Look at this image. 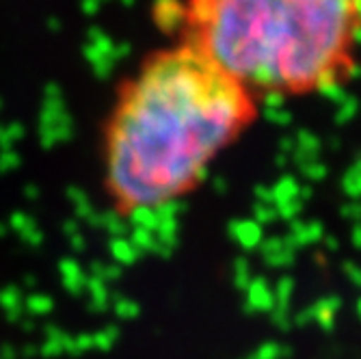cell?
Here are the masks:
<instances>
[{
    "label": "cell",
    "mask_w": 361,
    "mask_h": 359,
    "mask_svg": "<svg viewBox=\"0 0 361 359\" xmlns=\"http://www.w3.org/2000/svg\"><path fill=\"white\" fill-rule=\"evenodd\" d=\"M297 147L303 150V152H310V154H318L320 150V141L316 135H312L310 130H301L297 135Z\"/></svg>",
    "instance_id": "8fae6325"
},
{
    "label": "cell",
    "mask_w": 361,
    "mask_h": 359,
    "mask_svg": "<svg viewBox=\"0 0 361 359\" xmlns=\"http://www.w3.org/2000/svg\"><path fill=\"white\" fill-rule=\"evenodd\" d=\"M186 20V7L180 0H156V22L162 30H176Z\"/></svg>",
    "instance_id": "277c9868"
},
{
    "label": "cell",
    "mask_w": 361,
    "mask_h": 359,
    "mask_svg": "<svg viewBox=\"0 0 361 359\" xmlns=\"http://www.w3.org/2000/svg\"><path fill=\"white\" fill-rule=\"evenodd\" d=\"M277 217L286 219V221H297V217L301 214V208H303V202L299 200H292V202H286V204H277Z\"/></svg>",
    "instance_id": "30bf717a"
},
{
    "label": "cell",
    "mask_w": 361,
    "mask_h": 359,
    "mask_svg": "<svg viewBox=\"0 0 361 359\" xmlns=\"http://www.w3.org/2000/svg\"><path fill=\"white\" fill-rule=\"evenodd\" d=\"M251 299L257 301L259 305H269L271 303V292L267 288V284L262 279H253L251 281Z\"/></svg>",
    "instance_id": "7c38bea8"
},
{
    "label": "cell",
    "mask_w": 361,
    "mask_h": 359,
    "mask_svg": "<svg viewBox=\"0 0 361 359\" xmlns=\"http://www.w3.org/2000/svg\"><path fill=\"white\" fill-rule=\"evenodd\" d=\"M251 115L247 89L197 46L154 54L106 123L104 176L117 214L156 210L206 180L210 158Z\"/></svg>",
    "instance_id": "6da1fadb"
},
{
    "label": "cell",
    "mask_w": 361,
    "mask_h": 359,
    "mask_svg": "<svg viewBox=\"0 0 361 359\" xmlns=\"http://www.w3.org/2000/svg\"><path fill=\"white\" fill-rule=\"evenodd\" d=\"M236 279H238L240 286L249 284V264H247V260H243V257L236 260Z\"/></svg>",
    "instance_id": "2e32d148"
},
{
    "label": "cell",
    "mask_w": 361,
    "mask_h": 359,
    "mask_svg": "<svg viewBox=\"0 0 361 359\" xmlns=\"http://www.w3.org/2000/svg\"><path fill=\"white\" fill-rule=\"evenodd\" d=\"M316 89H318V93H320V95H324L326 100H331L336 107H338L340 102H344V97H346V91L342 89L340 80L324 83V85H320V87H316Z\"/></svg>",
    "instance_id": "ba28073f"
},
{
    "label": "cell",
    "mask_w": 361,
    "mask_h": 359,
    "mask_svg": "<svg viewBox=\"0 0 361 359\" xmlns=\"http://www.w3.org/2000/svg\"><path fill=\"white\" fill-rule=\"evenodd\" d=\"M264 115H267V119H269L271 123H275V126H288L290 119H292V115H290V111H288L286 107L264 109Z\"/></svg>",
    "instance_id": "5bb4252c"
},
{
    "label": "cell",
    "mask_w": 361,
    "mask_h": 359,
    "mask_svg": "<svg viewBox=\"0 0 361 359\" xmlns=\"http://www.w3.org/2000/svg\"><path fill=\"white\" fill-rule=\"evenodd\" d=\"M322 238V225L320 223H301V221H292L290 225V234L283 238L292 249L318 243Z\"/></svg>",
    "instance_id": "5b68a950"
},
{
    "label": "cell",
    "mask_w": 361,
    "mask_h": 359,
    "mask_svg": "<svg viewBox=\"0 0 361 359\" xmlns=\"http://www.w3.org/2000/svg\"><path fill=\"white\" fill-rule=\"evenodd\" d=\"M255 197L259 200V204H273V193H271V188H267V186H257L255 188ZM275 206V204H273Z\"/></svg>",
    "instance_id": "e0dca14e"
},
{
    "label": "cell",
    "mask_w": 361,
    "mask_h": 359,
    "mask_svg": "<svg viewBox=\"0 0 361 359\" xmlns=\"http://www.w3.org/2000/svg\"><path fill=\"white\" fill-rule=\"evenodd\" d=\"M342 214L361 221V202H355V204H350V206H344V212H342Z\"/></svg>",
    "instance_id": "ac0fdd59"
},
{
    "label": "cell",
    "mask_w": 361,
    "mask_h": 359,
    "mask_svg": "<svg viewBox=\"0 0 361 359\" xmlns=\"http://www.w3.org/2000/svg\"><path fill=\"white\" fill-rule=\"evenodd\" d=\"M353 245H355L357 249H361V223L353 230Z\"/></svg>",
    "instance_id": "ffe728a7"
},
{
    "label": "cell",
    "mask_w": 361,
    "mask_h": 359,
    "mask_svg": "<svg viewBox=\"0 0 361 359\" xmlns=\"http://www.w3.org/2000/svg\"><path fill=\"white\" fill-rule=\"evenodd\" d=\"M357 113V100L353 95H346L344 102L338 104V111H336V121L338 123H346L348 119H353Z\"/></svg>",
    "instance_id": "9c48e42d"
},
{
    "label": "cell",
    "mask_w": 361,
    "mask_h": 359,
    "mask_svg": "<svg viewBox=\"0 0 361 359\" xmlns=\"http://www.w3.org/2000/svg\"><path fill=\"white\" fill-rule=\"evenodd\" d=\"M357 0H190L186 44L245 89L303 91L348 65Z\"/></svg>",
    "instance_id": "7a4b0ae2"
},
{
    "label": "cell",
    "mask_w": 361,
    "mask_h": 359,
    "mask_svg": "<svg viewBox=\"0 0 361 359\" xmlns=\"http://www.w3.org/2000/svg\"><path fill=\"white\" fill-rule=\"evenodd\" d=\"M326 247H329V249H338V241L336 238H329V241H326Z\"/></svg>",
    "instance_id": "44dd1931"
},
{
    "label": "cell",
    "mask_w": 361,
    "mask_h": 359,
    "mask_svg": "<svg viewBox=\"0 0 361 359\" xmlns=\"http://www.w3.org/2000/svg\"><path fill=\"white\" fill-rule=\"evenodd\" d=\"M229 236H232L234 243H238L243 249H255L259 247V243L264 241V230L257 221H232L227 227Z\"/></svg>",
    "instance_id": "3957f363"
},
{
    "label": "cell",
    "mask_w": 361,
    "mask_h": 359,
    "mask_svg": "<svg viewBox=\"0 0 361 359\" xmlns=\"http://www.w3.org/2000/svg\"><path fill=\"white\" fill-rule=\"evenodd\" d=\"M346 273L353 277V281H355V284H359V286H361V269H359V267H355V264H346Z\"/></svg>",
    "instance_id": "d6986e66"
},
{
    "label": "cell",
    "mask_w": 361,
    "mask_h": 359,
    "mask_svg": "<svg viewBox=\"0 0 361 359\" xmlns=\"http://www.w3.org/2000/svg\"><path fill=\"white\" fill-rule=\"evenodd\" d=\"M342 188L348 197H361V160H357L355 165L344 174L342 178Z\"/></svg>",
    "instance_id": "52a82bcc"
},
{
    "label": "cell",
    "mask_w": 361,
    "mask_h": 359,
    "mask_svg": "<svg viewBox=\"0 0 361 359\" xmlns=\"http://www.w3.org/2000/svg\"><path fill=\"white\" fill-rule=\"evenodd\" d=\"M299 188L301 184L290 178V176H283L275 186H271V193H273V204H286V202H292L299 197Z\"/></svg>",
    "instance_id": "8992f818"
},
{
    "label": "cell",
    "mask_w": 361,
    "mask_h": 359,
    "mask_svg": "<svg viewBox=\"0 0 361 359\" xmlns=\"http://www.w3.org/2000/svg\"><path fill=\"white\" fill-rule=\"evenodd\" d=\"M301 171H303V176H307L310 180H322V178L326 176V167L322 165V162H320L318 158L312 160V162H307V165H303Z\"/></svg>",
    "instance_id": "9a60e30c"
},
{
    "label": "cell",
    "mask_w": 361,
    "mask_h": 359,
    "mask_svg": "<svg viewBox=\"0 0 361 359\" xmlns=\"http://www.w3.org/2000/svg\"><path fill=\"white\" fill-rule=\"evenodd\" d=\"M275 219H279V217H277V208L273 204H257L255 206V219L253 221H257L259 225L273 223Z\"/></svg>",
    "instance_id": "4fadbf2b"
}]
</instances>
